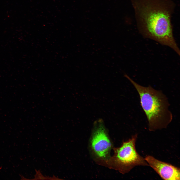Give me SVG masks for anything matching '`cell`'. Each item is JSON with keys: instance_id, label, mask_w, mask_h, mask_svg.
Returning a JSON list of instances; mask_svg holds the SVG:
<instances>
[{"instance_id": "cell-2", "label": "cell", "mask_w": 180, "mask_h": 180, "mask_svg": "<svg viewBox=\"0 0 180 180\" xmlns=\"http://www.w3.org/2000/svg\"><path fill=\"white\" fill-rule=\"evenodd\" d=\"M124 76L132 84L138 94L141 105L148 121L149 130L154 131L166 128L173 118L166 96L161 90H156L150 86H143L127 74H124Z\"/></svg>"}, {"instance_id": "cell-5", "label": "cell", "mask_w": 180, "mask_h": 180, "mask_svg": "<svg viewBox=\"0 0 180 180\" xmlns=\"http://www.w3.org/2000/svg\"><path fill=\"white\" fill-rule=\"evenodd\" d=\"M144 158L149 166L163 179L180 180V168L159 160L151 156H146Z\"/></svg>"}, {"instance_id": "cell-1", "label": "cell", "mask_w": 180, "mask_h": 180, "mask_svg": "<svg viewBox=\"0 0 180 180\" xmlns=\"http://www.w3.org/2000/svg\"><path fill=\"white\" fill-rule=\"evenodd\" d=\"M137 26L145 38L168 46L179 54L171 23L174 4L170 0H131Z\"/></svg>"}, {"instance_id": "cell-6", "label": "cell", "mask_w": 180, "mask_h": 180, "mask_svg": "<svg viewBox=\"0 0 180 180\" xmlns=\"http://www.w3.org/2000/svg\"><path fill=\"white\" fill-rule=\"evenodd\" d=\"M36 174L34 176V178L32 180H62L56 178L55 176H53L52 177H48V176H43L39 171H37L36 170H35Z\"/></svg>"}, {"instance_id": "cell-4", "label": "cell", "mask_w": 180, "mask_h": 180, "mask_svg": "<svg viewBox=\"0 0 180 180\" xmlns=\"http://www.w3.org/2000/svg\"><path fill=\"white\" fill-rule=\"evenodd\" d=\"M94 132L91 141L92 148L98 157L105 158L111 147V144L108 136L104 122L99 119L94 122Z\"/></svg>"}, {"instance_id": "cell-3", "label": "cell", "mask_w": 180, "mask_h": 180, "mask_svg": "<svg viewBox=\"0 0 180 180\" xmlns=\"http://www.w3.org/2000/svg\"><path fill=\"white\" fill-rule=\"evenodd\" d=\"M137 134H135L116 150V157L122 170L128 172L137 166H149L145 158L140 155L136 148Z\"/></svg>"}]
</instances>
